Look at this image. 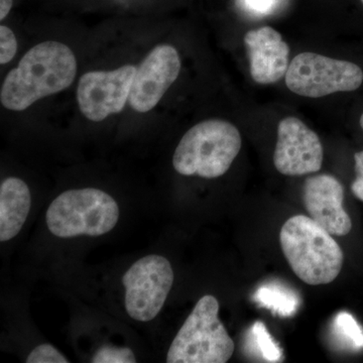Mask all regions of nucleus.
<instances>
[{
    "instance_id": "9b49d317",
    "label": "nucleus",
    "mask_w": 363,
    "mask_h": 363,
    "mask_svg": "<svg viewBox=\"0 0 363 363\" xmlns=\"http://www.w3.org/2000/svg\"><path fill=\"white\" fill-rule=\"evenodd\" d=\"M342 184L330 175L309 177L303 186V202L310 217L331 235L345 236L352 221L343 208Z\"/></svg>"
},
{
    "instance_id": "9d476101",
    "label": "nucleus",
    "mask_w": 363,
    "mask_h": 363,
    "mask_svg": "<svg viewBox=\"0 0 363 363\" xmlns=\"http://www.w3.org/2000/svg\"><path fill=\"white\" fill-rule=\"evenodd\" d=\"M180 71V56L175 48L169 45L155 48L136 70L128 99L131 108L140 113L154 109Z\"/></svg>"
},
{
    "instance_id": "0eeeda50",
    "label": "nucleus",
    "mask_w": 363,
    "mask_h": 363,
    "mask_svg": "<svg viewBox=\"0 0 363 363\" xmlns=\"http://www.w3.org/2000/svg\"><path fill=\"white\" fill-rule=\"evenodd\" d=\"M171 262L159 255L138 259L124 274V306L131 319L149 322L159 315L174 284Z\"/></svg>"
},
{
    "instance_id": "39448f33",
    "label": "nucleus",
    "mask_w": 363,
    "mask_h": 363,
    "mask_svg": "<svg viewBox=\"0 0 363 363\" xmlns=\"http://www.w3.org/2000/svg\"><path fill=\"white\" fill-rule=\"evenodd\" d=\"M219 303L212 295L200 298L169 346L168 363H225L234 342L218 317Z\"/></svg>"
},
{
    "instance_id": "6e6552de",
    "label": "nucleus",
    "mask_w": 363,
    "mask_h": 363,
    "mask_svg": "<svg viewBox=\"0 0 363 363\" xmlns=\"http://www.w3.org/2000/svg\"><path fill=\"white\" fill-rule=\"evenodd\" d=\"M136 70L133 65L113 71L88 72L80 78L77 88L79 108L86 118L94 123L104 121L112 114L123 111L130 99Z\"/></svg>"
},
{
    "instance_id": "423d86ee",
    "label": "nucleus",
    "mask_w": 363,
    "mask_h": 363,
    "mask_svg": "<svg viewBox=\"0 0 363 363\" xmlns=\"http://www.w3.org/2000/svg\"><path fill=\"white\" fill-rule=\"evenodd\" d=\"M285 78L286 87L293 93L321 98L358 89L363 82V72L350 62L305 52L292 60Z\"/></svg>"
},
{
    "instance_id": "5701e85b",
    "label": "nucleus",
    "mask_w": 363,
    "mask_h": 363,
    "mask_svg": "<svg viewBox=\"0 0 363 363\" xmlns=\"http://www.w3.org/2000/svg\"><path fill=\"white\" fill-rule=\"evenodd\" d=\"M362 4H363V0H362Z\"/></svg>"
},
{
    "instance_id": "f8f14e48",
    "label": "nucleus",
    "mask_w": 363,
    "mask_h": 363,
    "mask_svg": "<svg viewBox=\"0 0 363 363\" xmlns=\"http://www.w3.org/2000/svg\"><path fill=\"white\" fill-rule=\"evenodd\" d=\"M245 44L253 81L259 84H274L285 77L290 48L281 33L271 26H262L245 33Z\"/></svg>"
},
{
    "instance_id": "2eb2a0df",
    "label": "nucleus",
    "mask_w": 363,
    "mask_h": 363,
    "mask_svg": "<svg viewBox=\"0 0 363 363\" xmlns=\"http://www.w3.org/2000/svg\"><path fill=\"white\" fill-rule=\"evenodd\" d=\"M252 335L260 354L267 362H277L281 360L283 352L276 341L269 335L266 325L260 321L255 322L252 327Z\"/></svg>"
},
{
    "instance_id": "f03ea898",
    "label": "nucleus",
    "mask_w": 363,
    "mask_h": 363,
    "mask_svg": "<svg viewBox=\"0 0 363 363\" xmlns=\"http://www.w3.org/2000/svg\"><path fill=\"white\" fill-rule=\"evenodd\" d=\"M279 241L291 269L308 285L330 284L342 269V250L311 217L296 215L288 219L281 227Z\"/></svg>"
},
{
    "instance_id": "4468645a",
    "label": "nucleus",
    "mask_w": 363,
    "mask_h": 363,
    "mask_svg": "<svg viewBox=\"0 0 363 363\" xmlns=\"http://www.w3.org/2000/svg\"><path fill=\"white\" fill-rule=\"evenodd\" d=\"M255 298L259 304L283 317L292 316L300 304L297 294L279 285L260 286Z\"/></svg>"
},
{
    "instance_id": "412c9836",
    "label": "nucleus",
    "mask_w": 363,
    "mask_h": 363,
    "mask_svg": "<svg viewBox=\"0 0 363 363\" xmlns=\"http://www.w3.org/2000/svg\"><path fill=\"white\" fill-rule=\"evenodd\" d=\"M13 7V0H0V21H4Z\"/></svg>"
},
{
    "instance_id": "7ed1b4c3",
    "label": "nucleus",
    "mask_w": 363,
    "mask_h": 363,
    "mask_svg": "<svg viewBox=\"0 0 363 363\" xmlns=\"http://www.w3.org/2000/svg\"><path fill=\"white\" fill-rule=\"evenodd\" d=\"M235 125L221 119L196 124L182 138L174 152V169L183 176L215 179L223 176L241 149Z\"/></svg>"
},
{
    "instance_id": "1a4fd4ad",
    "label": "nucleus",
    "mask_w": 363,
    "mask_h": 363,
    "mask_svg": "<svg viewBox=\"0 0 363 363\" xmlns=\"http://www.w3.org/2000/svg\"><path fill=\"white\" fill-rule=\"evenodd\" d=\"M324 150L317 133L297 117L281 119L278 125V142L274 164L285 176L317 173L323 164Z\"/></svg>"
},
{
    "instance_id": "6ab92c4d",
    "label": "nucleus",
    "mask_w": 363,
    "mask_h": 363,
    "mask_svg": "<svg viewBox=\"0 0 363 363\" xmlns=\"http://www.w3.org/2000/svg\"><path fill=\"white\" fill-rule=\"evenodd\" d=\"M18 51V40L11 28L0 26V64L9 63Z\"/></svg>"
},
{
    "instance_id": "dca6fc26",
    "label": "nucleus",
    "mask_w": 363,
    "mask_h": 363,
    "mask_svg": "<svg viewBox=\"0 0 363 363\" xmlns=\"http://www.w3.org/2000/svg\"><path fill=\"white\" fill-rule=\"evenodd\" d=\"M335 327L339 333L354 344L357 347L363 346V331L354 318L346 312L339 313L335 319Z\"/></svg>"
},
{
    "instance_id": "f257e3e1",
    "label": "nucleus",
    "mask_w": 363,
    "mask_h": 363,
    "mask_svg": "<svg viewBox=\"0 0 363 363\" xmlns=\"http://www.w3.org/2000/svg\"><path fill=\"white\" fill-rule=\"evenodd\" d=\"M77 62L66 45L44 42L32 48L4 79L2 106L23 111L42 98L65 90L75 80Z\"/></svg>"
},
{
    "instance_id": "4be33fe9",
    "label": "nucleus",
    "mask_w": 363,
    "mask_h": 363,
    "mask_svg": "<svg viewBox=\"0 0 363 363\" xmlns=\"http://www.w3.org/2000/svg\"><path fill=\"white\" fill-rule=\"evenodd\" d=\"M359 123H360V126H362V128L363 130V113H362V116H360V121H359Z\"/></svg>"
},
{
    "instance_id": "aec40b11",
    "label": "nucleus",
    "mask_w": 363,
    "mask_h": 363,
    "mask_svg": "<svg viewBox=\"0 0 363 363\" xmlns=\"http://www.w3.org/2000/svg\"><path fill=\"white\" fill-rule=\"evenodd\" d=\"M354 162L357 178L351 185V191L357 199L363 202V150L354 155Z\"/></svg>"
},
{
    "instance_id": "20e7f679",
    "label": "nucleus",
    "mask_w": 363,
    "mask_h": 363,
    "mask_svg": "<svg viewBox=\"0 0 363 363\" xmlns=\"http://www.w3.org/2000/svg\"><path fill=\"white\" fill-rule=\"evenodd\" d=\"M118 220L119 207L114 198L95 188L62 193L45 214L48 229L59 238L104 235Z\"/></svg>"
},
{
    "instance_id": "f3484780",
    "label": "nucleus",
    "mask_w": 363,
    "mask_h": 363,
    "mask_svg": "<svg viewBox=\"0 0 363 363\" xmlns=\"http://www.w3.org/2000/svg\"><path fill=\"white\" fill-rule=\"evenodd\" d=\"M91 362L93 363H135L136 358L130 348L104 346L97 351Z\"/></svg>"
},
{
    "instance_id": "ddd939ff",
    "label": "nucleus",
    "mask_w": 363,
    "mask_h": 363,
    "mask_svg": "<svg viewBox=\"0 0 363 363\" xmlns=\"http://www.w3.org/2000/svg\"><path fill=\"white\" fill-rule=\"evenodd\" d=\"M32 206V195L25 181L9 177L0 186V241L16 238L25 225Z\"/></svg>"
},
{
    "instance_id": "a211bd4d",
    "label": "nucleus",
    "mask_w": 363,
    "mask_h": 363,
    "mask_svg": "<svg viewBox=\"0 0 363 363\" xmlns=\"http://www.w3.org/2000/svg\"><path fill=\"white\" fill-rule=\"evenodd\" d=\"M26 362L68 363L69 360L51 344H40L30 353Z\"/></svg>"
}]
</instances>
